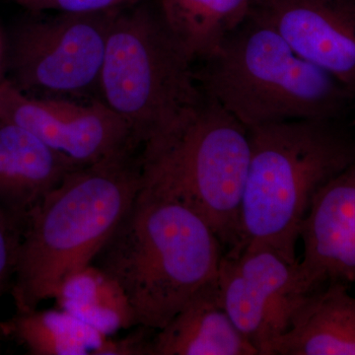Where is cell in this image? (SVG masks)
<instances>
[{
    "mask_svg": "<svg viewBox=\"0 0 355 355\" xmlns=\"http://www.w3.org/2000/svg\"><path fill=\"white\" fill-rule=\"evenodd\" d=\"M141 147L76 168L26 219L10 293L17 312L55 298L94 263L141 187Z\"/></svg>",
    "mask_w": 355,
    "mask_h": 355,
    "instance_id": "1",
    "label": "cell"
},
{
    "mask_svg": "<svg viewBox=\"0 0 355 355\" xmlns=\"http://www.w3.org/2000/svg\"><path fill=\"white\" fill-rule=\"evenodd\" d=\"M224 254L197 212L141 186L93 263L121 287L135 327L158 331L216 277Z\"/></svg>",
    "mask_w": 355,
    "mask_h": 355,
    "instance_id": "2",
    "label": "cell"
},
{
    "mask_svg": "<svg viewBox=\"0 0 355 355\" xmlns=\"http://www.w3.org/2000/svg\"><path fill=\"white\" fill-rule=\"evenodd\" d=\"M331 119L250 128V160L237 237L225 253L268 246L292 261L303 221L318 191L355 158L349 137Z\"/></svg>",
    "mask_w": 355,
    "mask_h": 355,
    "instance_id": "3",
    "label": "cell"
},
{
    "mask_svg": "<svg viewBox=\"0 0 355 355\" xmlns=\"http://www.w3.org/2000/svg\"><path fill=\"white\" fill-rule=\"evenodd\" d=\"M202 64L196 77L203 94L247 130L331 119L350 93L251 13Z\"/></svg>",
    "mask_w": 355,
    "mask_h": 355,
    "instance_id": "4",
    "label": "cell"
},
{
    "mask_svg": "<svg viewBox=\"0 0 355 355\" xmlns=\"http://www.w3.org/2000/svg\"><path fill=\"white\" fill-rule=\"evenodd\" d=\"M249 160V130L203 94L144 144L141 186L197 212L229 250L237 237Z\"/></svg>",
    "mask_w": 355,
    "mask_h": 355,
    "instance_id": "5",
    "label": "cell"
},
{
    "mask_svg": "<svg viewBox=\"0 0 355 355\" xmlns=\"http://www.w3.org/2000/svg\"><path fill=\"white\" fill-rule=\"evenodd\" d=\"M146 2L114 15L97 92L141 146L203 97L193 62L166 27L157 7Z\"/></svg>",
    "mask_w": 355,
    "mask_h": 355,
    "instance_id": "6",
    "label": "cell"
},
{
    "mask_svg": "<svg viewBox=\"0 0 355 355\" xmlns=\"http://www.w3.org/2000/svg\"><path fill=\"white\" fill-rule=\"evenodd\" d=\"M118 12L55 13L17 26L9 40V81L43 97L97 94L110 27Z\"/></svg>",
    "mask_w": 355,
    "mask_h": 355,
    "instance_id": "7",
    "label": "cell"
},
{
    "mask_svg": "<svg viewBox=\"0 0 355 355\" xmlns=\"http://www.w3.org/2000/svg\"><path fill=\"white\" fill-rule=\"evenodd\" d=\"M222 303L238 330L268 355L311 292L317 289L300 260L292 261L268 246L224 254L216 275Z\"/></svg>",
    "mask_w": 355,
    "mask_h": 355,
    "instance_id": "8",
    "label": "cell"
},
{
    "mask_svg": "<svg viewBox=\"0 0 355 355\" xmlns=\"http://www.w3.org/2000/svg\"><path fill=\"white\" fill-rule=\"evenodd\" d=\"M0 120L32 132L76 167L142 147L128 123L98 98L78 103L39 97L23 92L9 80L0 81Z\"/></svg>",
    "mask_w": 355,
    "mask_h": 355,
    "instance_id": "9",
    "label": "cell"
},
{
    "mask_svg": "<svg viewBox=\"0 0 355 355\" xmlns=\"http://www.w3.org/2000/svg\"><path fill=\"white\" fill-rule=\"evenodd\" d=\"M251 14L301 58L355 90V0H254Z\"/></svg>",
    "mask_w": 355,
    "mask_h": 355,
    "instance_id": "10",
    "label": "cell"
},
{
    "mask_svg": "<svg viewBox=\"0 0 355 355\" xmlns=\"http://www.w3.org/2000/svg\"><path fill=\"white\" fill-rule=\"evenodd\" d=\"M300 240V263L313 286L355 284V158L318 191Z\"/></svg>",
    "mask_w": 355,
    "mask_h": 355,
    "instance_id": "11",
    "label": "cell"
},
{
    "mask_svg": "<svg viewBox=\"0 0 355 355\" xmlns=\"http://www.w3.org/2000/svg\"><path fill=\"white\" fill-rule=\"evenodd\" d=\"M76 165L25 128L0 120V209L26 222Z\"/></svg>",
    "mask_w": 355,
    "mask_h": 355,
    "instance_id": "12",
    "label": "cell"
},
{
    "mask_svg": "<svg viewBox=\"0 0 355 355\" xmlns=\"http://www.w3.org/2000/svg\"><path fill=\"white\" fill-rule=\"evenodd\" d=\"M150 355H259L222 303L216 275L156 331Z\"/></svg>",
    "mask_w": 355,
    "mask_h": 355,
    "instance_id": "13",
    "label": "cell"
},
{
    "mask_svg": "<svg viewBox=\"0 0 355 355\" xmlns=\"http://www.w3.org/2000/svg\"><path fill=\"white\" fill-rule=\"evenodd\" d=\"M347 287L331 282L311 292L268 355H355V298Z\"/></svg>",
    "mask_w": 355,
    "mask_h": 355,
    "instance_id": "14",
    "label": "cell"
},
{
    "mask_svg": "<svg viewBox=\"0 0 355 355\" xmlns=\"http://www.w3.org/2000/svg\"><path fill=\"white\" fill-rule=\"evenodd\" d=\"M254 0H157L158 12L193 62L211 57L249 17Z\"/></svg>",
    "mask_w": 355,
    "mask_h": 355,
    "instance_id": "15",
    "label": "cell"
},
{
    "mask_svg": "<svg viewBox=\"0 0 355 355\" xmlns=\"http://www.w3.org/2000/svg\"><path fill=\"white\" fill-rule=\"evenodd\" d=\"M0 331L32 355H96L109 336L60 308L16 311Z\"/></svg>",
    "mask_w": 355,
    "mask_h": 355,
    "instance_id": "16",
    "label": "cell"
},
{
    "mask_svg": "<svg viewBox=\"0 0 355 355\" xmlns=\"http://www.w3.org/2000/svg\"><path fill=\"white\" fill-rule=\"evenodd\" d=\"M55 299L58 308L106 336L135 327L132 307L125 293L94 263L67 277Z\"/></svg>",
    "mask_w": 355,
    "mask_h": 355,
    "instance_id": "17",
    "label": "cell"
},
{
    "mask_svg": "<svg viewBox=\"0 0 355 355\" xmlns=\"http://www.w3.org/2000/svg\"><path fill=\"white\" fill-rule=\"evenodd\" d=\"M25 223L0 209V300L12 286Z\"/></svg>",
    "mask_w": 355,
    "mask_h": 355,
    "instance_id": "18",
    "label": "cell"
},
{
    "mask_svg": "<svg viewBox=\"0 0 355 355\" xmlns=\"http://www.w3.org/2000/svg\"><path fill=\"white\" fill-rule=\"evenodd\" d=\"M33 12L69 14L107 13L120 11L144 0H14Z\"/></svg>",
    "mask_w": 355,
    "mask_h": 355,
    "instance_id": "19",
    "label": "cell"
},
{
    "mask_svg": "<svg viewBox=\"0 0 355 355\" xmlns=\"http://www.w3.org/2000/svg\"><path fill=\"white\" fill-rule=\"evenodd\" d=\"M137 330L123 338H107L96 355H150L155 330L137 327Z\"/></svg>",
    "mask_w": 355,
    "mask_h": 355,
    "instance_id": "20",
    "label": "cell"
},
{
    "mask_svg": "<svg viewBox=\"0 0 355 355\" xmlns=\"http://www.w3.org/2000/svg\"><path fill=\"white\" fill-rule=\"evenodd\" d=\"M2 338H3V336H2L1 331H0V340H1Z\"/></svg>",
    "mask_w": 355,
    "mask_h": 355,
    "instance_id": "21",
    "label": "cell"
},
{
    "mask_svg": "<svg viewBox=\"0 0 355 355\" xmlns=\"http://www.w3.org/2000/svg\"><path fill=\"white\" fill-rule=\"evenodd\" d=\"M0 53H1V46H0Z\"/></svg>",
    "mask_w": 355,
    "mask_h": 355,
    "instance_id": "22",
    "label": "cell"
}]
</instances>
